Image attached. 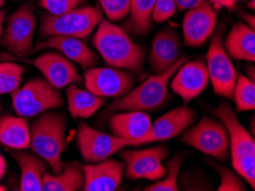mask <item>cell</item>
Returning a JSON list of instances; mask_svg holds the SVG:
<instances>
[{
	"mask_svg": "<svg viewBox=\"0 0 255 191\" xmlns=\"http://www.w3.org/2000/svg\"><path fill=\"white\" fill-rule=\"evenodd\" d=\"M93 44L104 61L114 68L141 71L145 52L130 40L127 33L106 18H101Z\"/></svg>",
	"mask_w": 255,
	"mask_h": 191,
	"instance_id": "obj_1",
	"label": "cell"
},
{
	"mask_svg": "<svg viewBox=\"0 0 255 191\" xmlns=\"http://www.w3.org/2000/svg\"><path fill=\"white\" fill-rule=\"evenodd\" d=\"M67 119L61 114L42 112L30 131V148L51 166L53 174L64 169L61 156L67 146Z\"/></svg>",
	"mask_w": 255,
	"mask_h": 191,
	"instance_id": "obj_2",
	"label": "cell"
},
{
	"mask_svg": "<svg viewBox=\"0 0 255 191\" xmlns=\"http://www.w3.org/2000/svg\"><path fill=\"white\" fill-rule=\"evenodd\" d=\"M229 135L233 167L241 177L255 188V142L246 128L237 119L233 109L223 103L215 110Z\"/></svg>",
	"mask_w": 255,
	"mask_h": 191,
	"instance_id": "obj_3",
	"label": "cell"
},
{
	"mask_svg": "<svg viewBox=\"0 0 255 191\" xmlns=\"http://www.w3.org/2000/svg\"><path fill=\"white\" fill-rule=\"evenodd\" d=\"M188 61V57H180L176 63L161 73H156L132 92L126 93L111 104L109 111H148L161 107L166 101L168 91V84L174 73L181 65Z\"/></svg>",
	"mask_w": 255,
	"mask_h": 191,
	"instance_id": "obj_4",
	"label": "cell"
},
{
	"mask_svg": "<svg viewBox=\"0 0 255 191\" xmlns=\"http://www.w3.org/2000/svg\"><path fill=\"white\" fill-rule=\"evenodd\" d=\"M101 11L94 7H82L61 15L42 14L40 32L44 36L87 38L101 21Z\"/></svg>",
	"mask_w": 255,
	"mask_h": 191,
	"instance_id": "obj_5",
	"label": "cell"
},
{
	"mask_svg": "<svg viewBox=\"0 0 255 191\" xmlns=\"http://www.w3.org/2000/svg\"><path fill=\"white\" fill-rule=\"evenodd\" d=\"M11 101L17 116L24 118L40 115L63 105V99L59 89L40 78L29 80L24 86L14 91L11 93Z\"/></svg>",
	"mask_w": 255,
	"mask_h": 191,
	"instance_id": "obj_6",
	"label": "cell"
},
{
	"mask_svg": "<svg viewBox=\"0 0 255 191\" xmlns=\"http://www.w3.org/2000/svg\"><path fill=\"white\" fill-rule=\"evenodd\" d=\"M181 140L200 153L220 161H226L229 156L230 143L227 128L221 122L208 117H204L196 126L185 131Z\"/></svg>",
	"mask_w": 255,
	"mask_h": 191,
	"instance_id": "obj_7",
	"label": "cell"
},
{
	"mask_svg": "<svg viewBox=\"0 0 255 191\" xmlns=\"http://www.w3.org/2000/svg\"><path fill=\"white\" fill-rule=\"evenodd\" d=\"M36 25L32 3L26 2L7 18L5 31L0 39L1 45L15 55H26L32 50Z\"/></svg>",
	"mask_w": 255,
	"mask_h": 191,
	"instance_id": "obj_8",
	"label": "cell"
},
{
	"mask_svg": "<svg viewBox=\"0 0 255 191\" xmlns=\"http://www.w3.org/2000/svg\"><path fill=\"white\" fill-rule=\"evenodd\" d=\"M206 60L208 77L213 85L214 92L220 96L233 99L237 73L223 46L222 33L220 30L212 37Z\"/></svg>",
	"mask_w": 255,
	"mask_h": 191,
	"instance_id": "obj_9",
	"label": "cell"
},
{
	"mask_svg": "<svg viewBox=\"0 0 255 191\" xmlns=\"http://www.w3.org/2000/svg\"><path fill=\"white\" fill-rule=\"evenodd\" d=\"M167 149L158 146L144 150H125L122 153L126 170V177L129 180L146 179L150 181L160 180L166 175L163 162L167 157Z\"/></svg>",
	"mask_w": 255,
	"mask_h": 191,
	"instance_id": "obj_10",
	"label": "cell"
},
{
	"mask_svg": "<svg viewBox=\"0 0 255 191\" xmlns=\"http://www.w3.org/2000/svg\"><path fill=\"white\" fill-rule=\"evenodd\" d=\"M77 143L82 157L92 164L102 162L124 148L132 146L128 140L102 133L84 123L78 128Z\"/></svg>",
	"mask_w": 255,
	"mask_h": 191,
	"instance_id": "obj_11",
	"label": "cell"
},
{
	"mask_svg": "<svg viewBox=\"0 0 255 191\" xmlns=\"http://www.w3.org/2000/svg\"><path fill=\"white\" fill-rule=\"evenodd\" d=\"M87 91L101 97H121L133 87V77L113 68H92L84 75Z\"/></svg>",
	"mask_w": 255,
	"mask_h": 191,
	"instance_id": "obj_12",
	"label": "cell"
},
{
	"mask_svg": "<svg viewBox=\"0 0 255 191\" xmlns=\"http://www.w3.org/2000/svg\"><path fill=\"white\" fill-rule=\"evenodd\" d=\"M218 13L208 0L194 8L189 9L182 21V30L185 44L190 47L204 45L214 32Z\"/></svg>",
	"mask_w": 255,
	"mask_h": 191,
	"instance_id": "obj_13",
	"label": "cell"
},
{
	"mask_svg": "<svg viewBox=\"0 0 255 191\" xmlns=\"http://www.w3.org/2000/svg\"><path fill=\"white\" fill-rule=\"evenodd\" d=\"M196 112L188 107H179L167 114L159 117L151 124L150 130L142 139L136 142V146L144 143L167 141L175 138L187 130L195 122Z\"/></svg>",
	"mask_w": 255,
	"mask_h": 191,
	"instance_id": "obj_14",
	"label": "cell"
},
{
	"mask_svg": "<svg viewBox=\"0 0 255 191\" xmlns=\"http://www.w3.org/2000/svg\"><path fill=\"white\" fill-rule=\"evenodd\" d=\"M210 77L206 64L200 61L185 62L174 73L171 87L174 93L182 97L184 102H190L207 87Z\"/></svg>",
	"mask_w": 255,
	"mask_h": 191,
	"instance_id": "obj_15",
	"label": "cell"
},
{
	"mask_svg": "<svg viewBox=\"0 0 255 191\" xmlns=\"http://www.w3.org/2000/svg\"><path fill=\"white\" fill-rule=\"evenodd\" d=\"M32 64L44 75L45 79L57 89L70 84H80L82 79L70 60L56 52H47L32 61Z\"/></svg>",
	"mask_w": 255,
	"mask_h": 191,
	"instance_id": "obj_16",
	"label": "cell"
},
{
	"mask_svg": "<svg viewBox=\"0 0 255 191\" xmlns=\"http://www.w3.org/2000/svg\"><path fill=\"white\" fill-rule=\"evenodd\" d=\"M85 174L84 191H114L123 181L125 164L116 159L83 166Z\"/></svg>",
	"mask_w": 255,
	"mask_h": 191,
	"instance_id": "obj_17",
	"label": "cell"
},
{
	"mask_svg": "<svg viewBox=\"0 0 255 191\" xmlns=\"http://www.w3.org/2000/svg\"><path fill=\"white\" fill-rule=\"evenodd\" d=\"M180 58V38L172 29H164L154 36L150 53V65L156 73L171 68Z\"/></svg>",
	"mask_w": 255,
	"mask_h": 191,
	"instance_id": "obj_18",
	"label": "cell"
},
{
	"mask_svg": "<svg viewBox=\"0 0 255 191\" xmlns=\"http://www.w3.org/2000/svg\"><path fill=\"white\" fill-rule=\"evenodd\" d=\"M110 130L118 138L128 140L132 146L142 139L151 126V119L144 111H119L110 118Z\"/></svg>",
	"mask_w": 255,
	"mask_h": 191,
	"instance_id": "obj_19",
	"label": "cell"
},
{
	"mask_svg": "<svg viewBox=\"0 0 255 191\" xmlns=\"http://www.w3.org/2000/svg\"><path fill=\"white\" fill-rule=\"evenodd\" d=\"M53 48L61 52L68 60L76 62L84 69H90L96 63L98 57L90 47L76 37L54 36L37 45L34 50Z\"/></svg>",
	"mask_w": 255,
	"mask_h": 191,
	"instance_id": "obj_20",
	"label": "cell"
},
{
	"mask_svg": "<svg viewBox=\"0 0 255 191\" xmlns=\"http://www.w3.org/2000/svg\"><path fill=\"white\" fill-rule=\"evenodd\" d=\"M225 49L235 60L254 62L255 60V31L245 23L239 22L226 38Z\"/></svg>",
	"mask_w": 255,
	"mask_h": 191,
	"instance_id": "obj_21",
	"label": "cell"
},
{
	"mask_svg": "<svg viewBox=\"0 0 255 191\" xmlns=\"http://www.w3.org/2000/svg\"><path fill=\"white\" fill-rule=\"evenodd\" d=\"M0 143L15 150L30 148V130L24 117L6 116L0 120Z\"/></svg>",
	"mask_w": 255,
	"mask_h": 191,
	"instance_id": "obj_22",
	"label": "cell"
},
{
	"mask_svg": "<svg viewBox=\"0 0 255 191\" xmlns=\"http://www.w3.org/2000/svg\"><path fill=\"white\" fill-rule=\"evenodd\" d=\"M85 174L83 166L71 163L63 169L60 174H48L45 172L42 178V189L45 191H76L83 189Z\"/></svg>",
	"mask_w": 255,
	"mask_h": 191,
	"instance_id": "obj_23",
	"label": "cell"
},
{
	"mask_svg": "<svg viewBox=\"0 0 255 191\" xmlns=\"http://www.w3.org/2000/svg\"><path fill=\"white\" fill-rule=\"evenodd\" d=\"M68 109L73 118H90L104 104V99L75 84L67 86Z\"/></svg>",
	"mask_w": 255,
	"mask_h": 191,
	"instance_id": "obj_24",
	"label": "cell"
},
{
	"mask_svg": "<svg viewBox=\"0 0 255 191\" xmlns=\"http://www.w3.org/2000/svg\"><path fill=\"white\" fill-rule=\"evenodd\" d=\"M15 159L21 169V191H40L42 189V178L45 174V165L37 156L25 153H16Z\"/></svg>",
	"mask_w": 255,
	"mask_h": 191,
	"instance_id": "obj_25",
	"label": "cell"
},
{
	"mask_svg": "<svg viewBox=\"0 0 255 191\" xmlns=\"http://www.w3.org/2000/svg\"><path fill=\"white\" fill-rule=\"evenodd\" d=\"M129 18L125 30L135 34H145L151 29L154 0H129Z\"/></svg>",
	"mask_w": 255,
	"mask_h": 191,
	"instance_id": "obj_26",
	"label": "cell"
},
{
	"mask_svg": "<svg viewBox=\"0 0 255 191\" xmlns=\"http://www.w3.org/2000/svg\"><path fill=\"white\" fill-rule=\"evenodd\" d=\"M234 99L238 111L254 110L255 108V85L246 76H238L234 88Z\"/></svg>",
	"mask_w": 255,
	"mask_h": 191,
	"instance_id": "obj_27",
	"label": "cell"
},
{
	"mask_svg": "<svg viewBox=\"0 0 255 191\" xmlns=\"http://www.w3.org/2000/svg\"><path fill=\"white\" fill-rule=\"evenodd\" d=\"M24 68L20 64L5 62L0 64V95L11 94L20 87Z\"/></svg>",
	"mask_w": 255,
	"mask_h": 191,
	"instance_id": "obj_28",
	"label": "cell"
},
{
	"mask_svg": "<svg viewBox=\"0 0 255 191\" xmlns=\"http://www.w3.org/2000/svg\"><path fill=\"white\" fill-rule=\"evenodd\" d=\"M183 162L182 155H176L167 163L166 166V173L163 180L157 181L151 186H148L144 190L146 191H176L179 190L177 181H179V174L181 170V165Z\"/></svg>",
	"mask_w": 255,
	"mask_h": 191,
	"instance_id": "obj_29",
	"label": "cell"
},
{
	"mask_svg": "<svg viewBox=\"0 0 255 191\" xmlns=\"http://www.w3.org/2000/svg\"><path fill=\"white\" fill-rule=\"evenodd\" d=\"M99 2L110 22L122 21L129 14V0H99Z\"/></svg>",
	"mask_w": 255,
	"mask_h": 191,
	"instance_id": "obj_30",
	"label": "cell"
},
{
	"mask_svg": "<svg viewBox=\"0 0 255 191\" xmlns=\"http://www.w3.org/2000/svg\"><path fill=\"white\" fill-rule=\"evenodd\" d=\"M83 0H40L39 6L51 15H61L78 8Z\"/></svg>",
	"mask_w": 255,
	"mask_h": 191,
	"instance_id": "obj_31",
	"label": "cell"
},
{
	"mask_svg": "<svg viewBox=\"0 0 255 191\" xmlns=\"http://www.w3.org/2000/svg\"><path fill=\"white\" fill-rule=\"evenodd\" d=\"M220 186L219 191H244L245 187L236 175L225 167H219Z\"/></svg>",
	"mask_w": 255,
	"mask_h": 191,
	"instance_id": "obj_32",
	"label": "cell"
},
{
	"mask_svg": "<svg viewBox=\"0 0 255 191\" xmlns=\"http://www.w3.org/2000/svg\"><path fill=\"white\" fill-rule=\"evenodd\" d=\"M176 11V5L174 0H154L152 19L157 23L165 22L171 18Z\"/></svg>",
	"mask_w": 255,
	"mask_h": 191,
	"instance_id": "obj_33",
	"label": "cell"
},
{
	"mask_svg": "<svg viewBox=\"0 0 255 191\" xmlns=\"http://www.w3.org/2000/svg\"><path fill=\"white\" fill-rule=\"evenodd\" d=\"M176 5V9L179 10H185V9H191L194 7L198 6L199 3H202L204 0H174Z\"/></svg>",
	"mask_w": 255,
	"mask_h": 191,
	"instance_id": "obj_34",
	"label": "cell"
},
{
	"mask_svg": "<svg viewBox=\"0 0 255 191\" xmlns=\"http://www.w3.org/2000/svg\"><path fill=\"white\" fill-rule=\"evenodd\" d=\"M208 1L211 2V5L216 10L221 8H231L236 5L238 0H208Z\"/></svg>",
	"mask_w": 255,
	"mask_h": 191,
	"instance_id": "obj_35",
	"label": "cell"
},
{
	"mask_svg": "<svg viewBox=\"0 0 255 191\" xmlns=\"http://www.w3.org/2000/svg\"><path fill=\"white\" fill-rule=\"evenodd\" d=\"M242 16L243 18L245 19V24H247L250 26L251 29L254 30V24H255V18H254V15L252 14H247V13H242Z\"/></svg>",
	"mask_w": 255,
	"mask_h": 191,
	"instance_id": "obj_36",
	"label": "cell"
},
{
	"mask_svg": "<svg viewBox=\"0 0 255 191\" xmlns=\"http://www.w3.org/2000/svg\"><path fill=\"white\" fill-rule=\"evenodd\" d=\"M6 169H7V165H6V161L5 158L2 157L1 155H0V180H1L3 175L6 173Z\"/></svg>",
	"mask_w": 255,
	"mask_h": 191,
	"instance_id": "obj_37",
	"label": "cell"
},
{
	"mask_svg": "<svg viewBox=\"0 0 255 191\" xmlns=\"http://www.w3.org/2000/svg\"><path fill=\"white\" fill-rule=\"evenodd\" d=\"M5 10H0V39H1L2 34V26H3V19H5Z\"/></svg>",
	"mask_w": 255,
	"mask_h": 191,
	"instance_id": "obj_38",
	"label": "cell"
},
{
	"mask_svg": "<svg viewBox=\"0 0 255 191\" xmlns=\"http://www.w3.org/2000/svg\"><path fill=\"white\" fill-rule=\"evenodd\" d=\"M249 7H250V8H252V9L255 8V0H250Z\"/></svg>",
	"mask_w": 255,
	"mask_h": 191,
	"instance_id": "obj_39",
	"label": "cell"
},
{
	"mask_svg": "<svg viewBox=\"0 0 255 191\" xmlns=\"http://www.w3.org/2000/svg\"><path fill=\"white\" fill-rule=\"evenodd\" d=\"M3 3H5V0H0V8L3 6Z\"/></svg>",
	"mask_w": 255,
	"mask_h": 191,
	"instance_id": "obj_40",
	"label": "cell"
},
{
	"mask_svg": "<svg viewBox=\"0 0 255 191\" xmlns=\"http://www.w3.org/2000/svg\"><path fill=\"white\" fill-rule=\"evenodd\" d=\"M6 189H5V187H2V186H0V191H5Z\"/></svg>",
	"mask_w": 255,
	"mask_h": 191,
	"instance_id": "obj_41",
	"label": "cell"
},
{
	"mask_svg": "<svg viewBox=\"0 0 255 191\" xmlns=\"http://www.w3.org/2000/svg\"><path fill=\"white\" fill-rule=\"evenodd\" d=\"M0 110H1V107H0ZM0 120H1V118H0Z\"/></svg>",
	"mask_w": 255,
	"mask_h": 191,
	"instance_id": "obj_42",
	"label": "cell"
},
{
	"mask_svg": "<svg viewBox=\"0 0 255 191\" xmlns=\"http://www.w3.org/2000/svg\"><path fill=\"white\" fill-rule=\"evenodd\" d=\"M242 1H246V0H242Z\"/></svg>",
	"mask_w": 255,
	"mask_h": 191,
	"instance_id": "obj_43",
	"label": "cell"
}]
</instances>
